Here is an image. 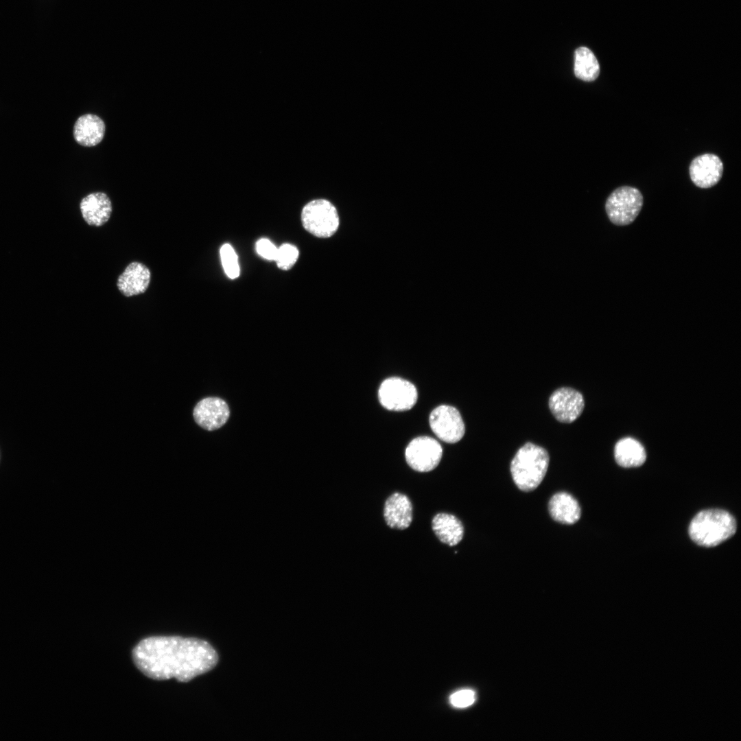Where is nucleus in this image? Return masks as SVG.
Returning a JSON list of instances; mask_svg holds the SVG:
<instances>
[{"label":"nucleus","instance_id":"obj_17","mask_svg":"<svg viewBox=\"0 0 741 741\" xmlns=\"http://www.w3.org/2000/svg\"><path fill=\"white\" fill-rule=\"evenodd\" d=\"M432 528L437 538L443 543L454 546L459 543L464 535L461 521L454 515L440 513L432 521Z\"/></svg>","mask_w":741,"mask_h":741},{"label":"nucleus","instance_id":"obj_1","mask_svg":"<svg viewBox=\"0 0 741 741\" xmlns=\"http://www.w3.org/2000/svg\"><path fill=\"white\" fill-rule=\"evenodd\" d=\"M132 658L137 668L147 677L158 681L175 678L188 682L212 670L218 661L211 644L196 637L151 636L133 648Z\"/></svg>","mask_w":741,"mask_h":741},{"label":"nucleus","instance_id":"obj_21","mask_svg":"<svg viewBox=\"0 0 741 741\" xmlns=\"http://www.w3.org/2000/svg\"><path fill=\"white\" fill-rule=\"evenodd\" d=\"M298 250L290 244H283L278 248L275 261L279 268L287 270L291 269L298 257Z\"/></svg>","mask_w":741,"mask_h":741},{"label":"nucleus","instance_id":"obj_18","mask_svg":"<svg viewBox=\"0 0 741 741\" xmlns=\"http://www.w3.org/2000/svg\"><path fill=\"white\" fill-rule=\"evenodd\" d=\"M615 459L623 467H636L646 461V454L643 445L632 438L620 439L615 446Z\"/></svg>","mask_w":741,"mask_h":741},{"label":"nucleus","instance_id":"obj_3","mask_svg":"<svg viewBox=\"0 0 741 741\" xmlns=\"http://www.w3.org/2000/svg\"><path fill=\"white\" fill-rule=\"evenodd\" d=\"M736 531L734 517L728 512L719 509H709L699 512L689 526V535L696 544L704 547H714L729 538Z\"/></svg>","mask_w":741,"mask_h":741},{"label":"nucleus","instance_id":"obj_15","mask_svg":"<svg viewBox=\"0 0 741 741\" xmlns=\"http://www.w3.org/2000/svg\"><path fill=\"white\" fill-rule=\"evenodd\" d=\"M105 124L97 115L85 114L80 116L73 126L75 141L84 147H93L99 143L104 136Z\"/></svg>","mask_w":741,"mask_h":741},{"label":"nucleus","instance_id":"obj_8","mask_svg":"<svg viewBox=\"0 0 741 741\" xmlns=\"http://www.w3.org/2000/svg\"><path fill=\"white\" fill-rule=\"evenodd\" d=\"M432 432L441 440L456 443L465 432L464 421L459 411L454 407L441 405L432 410L429 418Z\"/></svg>","mask_w":741,"mask_h":741},{"label":"nucleus","instance_id":"obj_9","mask_svg":"<svg viewBox=\"0 0 741 741\" xmlns=\"http://www.w3.org/2000/svg\"><path fill=\"white\" fill-rule=\"evenodd\" d=\"M585 401L578 390L563 387L554 390L549 399V408L555 419L561 423H570L582 414Z\"/></svg>","mask_w":741,"mask_h":741},{"label":"nucleus","instance_id":"obj_2","mask_svg":"<svg viewBox=\"0 0 741 741\" xmlns=\"http://www.w3.org/2000/svg\"><path fill=\"white\" fill-rule=\"evenodd\" d=\"M550 457L542 447L526 443L519 449L510 463V472L516 486L521 491L534 490L543 480Z\"/></svg>","mask_w":741,"mask_h":741},{"label":"nucleus","instance_id":"obj_11","mask_svg":"<svg viewBox=\"0 0 741 741\" xmlns=\"http://www.w3.org/2000/svg\"><path fill=\"white\" fill-rule=\"evenodd\" d=\"M193 417L200 427L212 431L225 424L229 417V408L223 399L207 397L196 404L193 409Z\"/></svg>","mask_w":741,"mask_h":741},{"label":"nucleus","instance_id":"obj_13","mask_svg":"<svg viewBox=\"0 0 741 741\" xmlns=\"http://www.w3.org/2000/svg\"><path fill=\"white\" fill-rule=\"evenodd\" d=\"M384 517L386 524L392 529L405 530L412 521V505L404 494L395 493L386 501Z\"/></svg>","mask_w":741,"mask_h":741},{"label":"nucleus","instance_id":"obj_10","mask_svg":"<svg viewBox=\"0 0 741 741\" xmlns=\"http://www.w3.org/2000/svg\"><path fill=\"white\" fill-rule=\"evenodd\" d=\"M692 181L698 187L709 188L722 178L723 164L714 154H704L694 158L689 167Z\"/></svg>","mask_w":741,"mask_h":741},{"label":"nucleus","instance_id":"obj_7","mask_svg":"<svg viewBox=\"0 0 741 741\" xmlns=\"http://www.w3.org/2000/svg\"><path fill=\"white\" fill-rule=\"evenodd\" d=\"M442 456L443 449L440 443L426 436L414 438L405 451L408 464L418 472H428L434 469Z\"/></svg>","mask_w":741,"mask_h":741},{"label":"nucleus","instance_id":"obj_20","mask_svg":"<svg viewBox=\"0 0 741 741\" xmlns=\"http://www.w3.org/2000/svg\"><path fill=\"white\" fill-rule=\"evenodd\" d=\"M220 257L226 274L231 279L237 278L239 275L237 256L230 244H225L221 247Z\"/></svg>","mask_w":741,"mask_h":741},{"label":"nucleus","instance_id":"obj_6","mask_svg":"<svg viewBox=\"0 0 741 741\" xmlns=\"http://www.w3.org/2000/svg\"><path fill=\"white\" fill-rule=\"evenodd\" d=\"M381 405L388 410L405 411L416 403L418 392L411 382L400 377H389L382 381L378 390Z\"/></svg>","mask_w":741,"mask_h":741},{"label":"nucleus","instance_id":"obj_19","mask_svg":"<svg viewBox=\"0 0 741 741\" xmlns=\"http://www.w3.org/2000/svg\"><path fill=\"white\" fill-rule=\"evenodd\" d=\"M574 74L585 81L595 80L600 73V66L593 52L585 47L578 48L574 53Z\"/></svg>","mask_w":741,"mask_h":741},{"label":"nucleus","instance_id":"obj_16","mask_svg":"<svg viewBox=\"0 0 741 741\" xmlns=\"http://www.w3.org/2000/svg\"><path fill=\"white\" fill-rule=\"evenodd\" d=\"M548 508L552 519L563 524H574L579 520L581 515L578 502L566 492L554 494L549 502Z\"/></svg>","mask_w":741,"mask_h":741},{"label":"nucleus","instance_id":"obj_22","mask_svg":"<svg viewBox=\"0 0 741 741\" xmlns=\"http://www.w3.org/2000/svg\"><path fill=\"white\" fill-rule=\"evenodd\" d=\"M475 701V692L469 689L457 691L449 696L451 705L457 708L467 707L471 705Z\"/></svg>","mask_w":741,"mask_h":741},{"label":"nucleus","instance_id":"obj_14","mask_svg":"<svg viewBox=\"0 0 741 741\" xmlns=\"http://www.w3.org/2000/svg\"><path fill=\"white\" fill-rule=\"evenodd\" d=\"M80 209L84 221L90 226H101L106 224L112 213L110 198L103 192L89 193L83 198Z\"/></svg>","mask_w":741,"mask_h":741},{"label":"nucleus","instance_id":"obj_5","mask_svg":"<svg viewBox=\"0 0 741 741\" xmlns=\"http://www.w3.org/2000/svg\"><path fill=\"white\" fill-rule=\"evenodd\" d=\"M643 205V196L636 188L622 186L608 197L605 209L610 221L616 225H628L638 215Z\"/></svg>","mask_w":741,"mask_h":741},{"label":"nucleus","instance_id":"obj_12","mask_svg":"<svg viewBox=\"0 0 741 741\" xmlns=\"http://www.w3.org/2000/svg\"><path fill=\"white\" fill-rule=\"evenodd\" d=\"M150 280V269L142 263L134 261L129 263L119 276L117 287L124 296L130 297L144 293Z\"/></svg>","mask_w":741,"mask_h":741},{"label":"nucleus","instance_id":"obj_4","mask_svg":"<svg viewBox=\"0 0 741 741\" xmlns=\"http://www.w3.org/2000/svg\"><path fill=\"white\" fill-rule=\"evenodd\" d=\"M304 228L320 238L333 235L339 226V216L336 207L325 199H316L308 202L301 213Z\"/></svg>","mask_w":741,"mask_h":741},{"label":"nucleus","instance_id":"obj_23","mask_svg":"<svg viewBox=\"0 0 741 741\" xmlns=\"http://www.w3.org/2000/svg\"><path fill=\"white\" fill-rule=\"evenodd\" d=\"M256 250L261 257L268 260H275L278 248L269 239L262 238L257 242Z\"/></svg>","mask_w":741,"mask_h":741}]
</instances>
